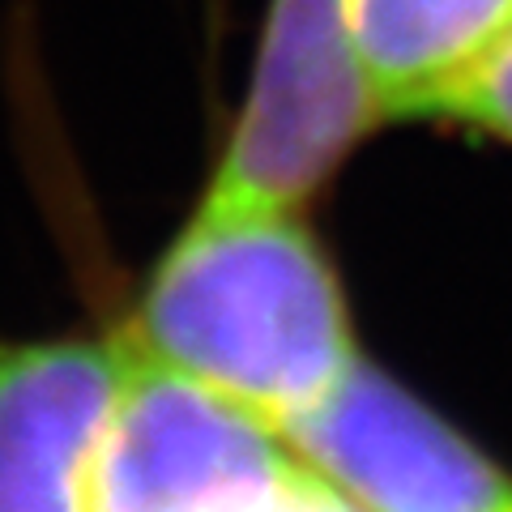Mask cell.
Listing matches in <instances>:
<instances>
[{
	"mask_svg": "<svg viewBox=\"0 0 512 512\" xmlns=\"http://www.w3.org/2000/svg\"><path fill=\"white\" fill-rule=\"evenodd\" d=\"M124 338L278 431L363 359L325 248L282 205L201 201L154 265Z\"/></svg>",
	"mask_w": 512,
	"mask_h": 512,
	"instance_id": "cell-1",
	"label": "cell"
},
{
	"mask_svg": "<svg viewBox=\"0 0 512 512\" xmlns=\"http://www.w3.org/2000/svg\"><path fill=\"white\" fill-rule=\"evenodd\" d=\"M120 380L94 461V512H282L312 478L291 440L116 333Z\"/></svg>",
	"mask_w": 512,
	"mask_h": 512,
	"instance_id": "cell-2",
	"label": "cell"
},
{
	"mask_svg": "<svg viewBox=\"0 0 512 512\" xmlns=\"http://www.w3.org/2000/svg\"><path fill=\"white\" fill-rule=\"evenodd\" d=\"M380 120L346 0H274L244 111L201 201L299 210Z\"/></svg>",
	"mask_w": 512,
	"mask_h": 512,
	"instance_id": "cell-3",
	"label": "cell"
},
{
	"mask_svg": "<svg viewBox=\"0 0 512 512\" xmlns=\"http://www.w3.org/2000/svg\"><path fill=\"white\" fill-rule=\"evenodd\" d=\"M282 436L363 512H512V474L367 359Z\"/></svg>",
	"mask_w": 512,
	"mask_h": 512,
	"instance_id": "cell-4",
	"label": "cell"
},
{
	"mask_svg": "<svg viewBox=\"0 0 512 512\" xmlns=\"http://www.w3.org/2000/svg\"><path fill=\"white\" fill-rule=\"evenodd\" d=\"M116 342L0 338V512H94Z\"/></svg>",
	"mask_w": 512,
	"mask_h": 512,
	"instance_id": "cell-5",
	"label": "cell"
},
{
	"mask_svg": "<svg viewBox=\"0 0 512 512\" xmlns=\"http://www.w3.org/2000/svg\"><path fill=\"white\" fill-rule=\"evenodd\" d=\"M350 30L384 120L419 107L512 30V0H346Z\"/></svg>",
	"mask_w": 512,
	"mask_h": 512,
	"instance_id": "cell-6",
	"label": "cell"
},
{
	"mask_svg": "<svg viewBox=\"0 0 512 512\" xmlns=\"http://www.w3.org/2000/svg\"><path fill=\"white\" fill-rule=\"evenodd\" d=\"M414 120H448L512 146V30L457 82L431 94Z\"/></svg>",
	"mask_w": 512,
	"mask_h": 512,
	"instance_id": "cell-7",
	"label": "cell"
},
{
	"mask_svg": "<svg viewBox=\"0 0 512 512\" xmlns=\"http://www.w3.org/2000/svg\"><path fill=\"white\" fill-rule=\"evenodd\" d=\"M282 512H363V508H355L338 487L329 483V478H320L312 470V478L291 495V504H286Z\"/></svg>",
	"mask_w": 512,
	"mask_h": 512,
	"instance_id": "cell-8",
	"label": "cell"
}]
</instances>
